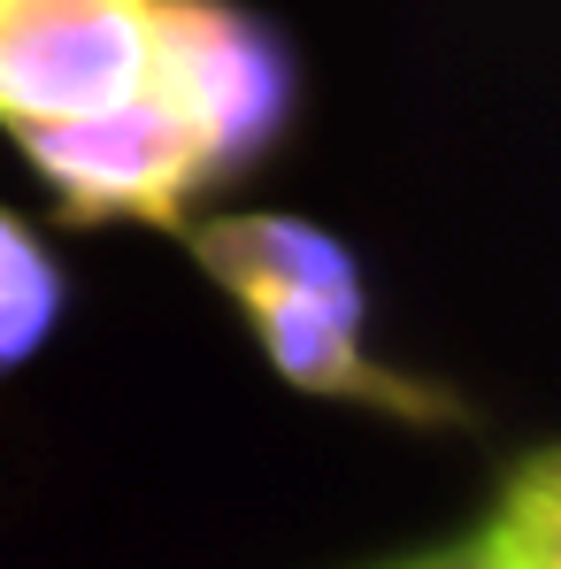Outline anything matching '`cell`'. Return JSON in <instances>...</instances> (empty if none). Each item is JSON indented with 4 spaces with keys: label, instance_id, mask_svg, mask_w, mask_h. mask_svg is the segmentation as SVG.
Segmentation results:
<instances>
[{
    "label": "cell",
    "instance_id": "cell-4",
    "mask_svg": "<svg viewBox=\"0 0 561 569\" xmlns=\"http://www.w3.org/2000/svg\"><path fill=\"white\" fill-rule=\"evenodd\" d=\"M154 0H0V131L147 86Z\"/></svg>",
    "mask_w": 561,
    "mask_h": 569
},
{
    "label": "cell",
    "instance_id": "cell-5",
    "mask_svg": "<svg viewBox=\"0 0 561 569\" xmlns=\"http://www.w3.org/2000/svg\"><path fill=\"white\" fill-rule=\"evenodd\" d=\"M62 300H70V284H62V262L47 254V239L0 208V378L23 370L54 339Z\"/></svg>",
    "mask_w": 561,
    "mask_h": 569
},
{
    "label": "cell",
    "instance_id": "cell-3",
    "mask_svg": "<svg viewBox=\"0 0 561 569\" xmlns=\"http://www.w3.org/2000/svg\"><path fill=\"white\" fill-rule=\"evenodd\" d=\"M8 139L39 170V186L54 192L62 223L186 231V216H200V200L216 192L208 162H200V139L154 86L108 100V108H86V116L16 123Z\"/></svg>",
    "mask_w": 561,
    "mask_h": 569
},
{
    "label": "cell",
    "instance_id": "cell-1",
    "mask_svg": "<svg viewBox=\"0 0 561 569\" xmlns=\"http://www.w3.org/2000/svg\"><path fill=\"white\" fill-rule=\"evenodd\" d=\"M186 254L216 284L247 339L262 347L270 378L308 400H339L408 431H462L469 408L447 385L392 370L370 347V284L339 231L278 216V208H231V216H186Z\"/></svg>",
    "mask_w": 561,
    "mask_h": 569
},
{
    "label": "cell",
    "instance_id": "cell-2",
    "mask_svg": "<svg viewBox=\"0 0 561 569\" xmlns=\"http://www.w3.org/2000/svg\"><path fill=\"white\" fill-rule=\"evenodd\" d=\"M147 86L186 116L216 192L247 178L300 108V62L270 16L239 0H154Z\"/></svg>",
    "mask_w": 561,
    "mask_h": 569
},
{
    "label": "cell",
    "instance_id": "cell-6",
    "mask_svg": "<svg viewBox=\"0 0 561 569\" xmlns=\"http://www.w3.org/2000/svg\"><path fill=\"white\" fill-rule=\"evenodd\" d=\"M377 569H492V539L477 523V531L447 539V547H423V555H400V562H377Z\"/></svg>",
    "mask_w": 561,
    "mask_h": 569
}]
</instances>
